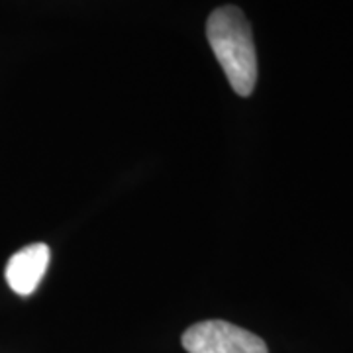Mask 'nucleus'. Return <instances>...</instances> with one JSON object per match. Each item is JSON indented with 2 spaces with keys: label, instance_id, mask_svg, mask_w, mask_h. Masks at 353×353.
I'll return each mask as SVG.
<instances>
[{
  "label": "nucleus",
  "instance_id": "obj_3",
  "mask_svg": "<svg viewBox=\"0 0 353 353\" xmlns=\"http://www.w3.org/2000/svg\"><path fill=\"white\" fill-rule=\"evenodd\" d=\"M50 257L51 252L46 243H32L14 253L6 265V281L10 289L20 296H30L46 275Z\"/></svg>",
  "mask_w": 353,
  "mask_h": 353
},
{
  "label": "nucleus",
  "instance_id": "obj_1",
  "mask_svg": "<svg viewBox=\"0 0 353 353\" xmlns=\"http://www.w3.org/2000/svg\"><path fill=\"white\" fill-rule=\"evenodd\" d=\"M206 38L232 88L250 97L257 83V55L252 28L240 8L222 6L206 22Z\"/></svg>",
  "mask_w": 353,
  "mask_h": 353
},
{
  "label": "nucleus",
  "instance_id": "obj_2",
  "mask_svg": "<svg viewBox=\"0 0 353 353\" xmlns=\"http://www.w3.org/2000/svg\"><path fill=\"white\" fill-rule=\"evenodd\" d=\"M189 353H269L265 341L248 330L224 320H206L183 334Z\"/></svg>",
  "mask_w": 353,
  "mask_h": 353
}]
</instances>
